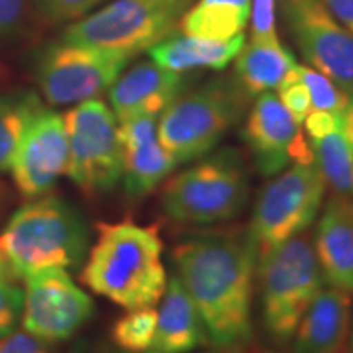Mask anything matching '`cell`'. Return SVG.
<instances>
[{"label":"cell","instance_id":"cell-1","mask_svg":"<svg viewBox=\"0 0 353 353\" xmlns=\"http://www.w3.org/2000/svg\"><path fill=\"white\" fill-rule=\"evenodd\" d=\"M175 276L195 304L208 342L236 350L252 341L257 257L247 229L190 236L172 250Z\"/></svg>","mask_w":353,"mask_h":353},{"label":"cell","instance_id":"cell-2","mask_svg":"<svg viewBox=\"0 0 353 353\" xmlns=\"http://www.w3.org/2000/svg\"><path fill=\"white\" fill-rule=\"evenodd\" d=\"M162 249L156 226H141L134 221L99 223L81 281L126 311L154 307L169 281Z\"/></svg>","mask_w":353,"mask_h":353},{"label":"cell","instance_id":"cell-3","mask_svg":"<svg viewBox=\"0 0 353 353\" xmlns=\"http://www.w3.org/2000/svg\"><path fill=\"white\" fill-rule=\"evenodd\" d=\"M87 247L88 232L81 214L57 196L26 203L0 234V250L19 278L77 267Z\"/></svg>","mask_w":353,"mask_h":353},{"label":"cell","instance_id":"cell-4","mask_svg":"<svg viewBox=\"0 0 353 353\" xmlns=\"http://www.w3.org/2000/svg\"><path fill=\"white\" fill-rule=\"evenodd\" d=\"M259 309L273 345L293 342L299 321L325 280L307 231L275 247L257 262Z\"/></svg>","mask_w":353,"mask_h":353},{"label":"cell","instance_id":"cell-5","mask_svg":"<svg viewBox=\"0 0 353 353\" xmlns=\"http://www.w3.org/2000/svg\"><path fill=\"white\" fill-rule=\"evenodd\" d=\"M250 99L234 76L182 92L157 118L159 141L176 164L208 156L244 118Z\"/></svg>","mask_w":353,"mask_h":353},{"label":"cell","instance_id":"cell-6","mask_svg":"<svg viewBox=\"0 0 353 353\" xmlns=\"http://www.w3.org/2000/svg\"><path fill=\"white\" fill-rule=\"evenodd\" d=\"M249 170L236 149H223L164 182L161 206L183 224H218L239 216L249 201Z\"/></svg>","mask_w":353,"mask_h":353},{"label":"cell","instance_id":"cell-7","mask_svg":"<svg viewBox=\"0 0 353 353\" xmlns=\"http://www.w3.org/2000/svg\"><path fill=\"white\" fill-rule=\"evenodd\" d=\"M195 0H113L69 25L61 39L136 56L179 28Z\"/></svg>","mask_w":353,"mask_h":353},{"label":"cell","instance_id":"cell-8","mask_svg":"<svg viewBox=\"0 0 353 353\" xmlns=\"http://www.w3.org/2000/svg\"><path fill=\"white\" fill-rule=\"evenodd\" d=\"M325 183L314 162L291 164L265 187L247 228L257 262L275 247L306 232L319 216Z\"/></svg>","mask_w":353,"mask_h":353},{"label":"cell","instance_id":"cell-9","mask_svg":"<svg viewBox=\"0 0 353 353\" xmlns=\"http://www.w3.org/2000/svg\"><path fill=\"white\" fill-rule=\"evenodd\" d=\"M68 132V175L88 196L112 192L123 176V149L113 110L99 99L63 114Z\"/></svg>","mask_w":353,"mask_h":353},{"label":"cell","instance_id":"cell-10","mask_svg":"<svg viewBox=\"0 0 353 353\" xmlns=\"http://www.w3.org/2000/svg\"><path fill=\"white\" fill-rule=\"evenodd\" d=\"M131 56L65 39L38 52L34 72L50 105H77L108 90L130 64Z\"/></svg>","mask_w":353,"mask_h":353},{"label":"cell","instance_id":"cell-11","mask_svg":"<svg viewBox=\"0 0 353 353\" xmlns=\"http://www.w3.org/2000/svg\"><path fill=\"white\" fill-rule=\"evenodd\" d=\"M285 30L312 69L353 95V34L322 0H276Z\"/></svg>","mask_w":353,"mask_h":353},{"label":"cell","instance_id":"cell-12","mask_svg":"<svg viewBox=\"0 0 353 353\" xmlns=\"http://www.w3.org/2000/svg\"><path fill=\"white\" fill-rule=\"evenodd\" d=\"M94 301L63 268L25 276L21 324L51 343L68 341L94 316Z\"/></svg>","mask_w":353,"mask_h":353},{"label":"cell","instance_id":"cell-13","mask_svg":"<svg viewBox=\"0 0 353 353\" xmlns=\"http://www.w3.org/2000/svg\"><path fill=\"white\" fill-rule=\"evenodd\" d=\"M242 139L265 176H275L291 164L314 162L301 125L272 92L257 97L242 128Z\"/></svg>","mask_w":353,"mask_h":353},{"label":"cell","instance_id":"cell-14","mask_svg":"<svg viewBox=\"0 0 353 353\" xmlns=\"http://www.w3.org/2000/svg\"><path fill=\"white\" fill-rule=\"evenodd\" d=\"M69 144L63 117L44 108L13 157V182L25 198H38L68 174Z\"/></svg>","mask_w":353,"mask_h":353},{"label":"cell","instance_id":"cell-15","mask_svg":"<svg viewBox=\"0 0 353 353\" xmlns=\"http://www.w3.org/2000/svg\"><path fill=\"white\" fill-rule=\"evenodd\" d=\"M118 138L123 149L121 180L128 195L154 192L179 165L159 141L157 117L141 114L118 121Z\"/></svg>","mask_w":353,"mask_h":353},{"label":"cell","instance_id":"cell-16","mask_svg":"<svg viewBox=\"0 0 353 353\" xmlns=\"http://www.w3.org/2000/svg\"><path fill=\"white\" fill-rule=\"evenodd\" d=\"M185 79L154 61H144L125 69L108 88L110 103L118 121L149 114L161 117L176 97L183 92Z\"/></svg>","mask_w":353,"mask_h":353},{"label":"cell","instance_id":"cell-17","mask_svg":"<svg viewBox=\"0 0 353 353\" xmlns=\"http://www.w3.org/2000/svg\"><path fill=\"white\" fill-rule=\"evenodd\" d=\"M314 250L327 285L353 293V201L334 195L317 221Z\"/></svg>","mask_w":353,"mask_h":353},{"label":"cell","instance_id":"cell-18","mask_svg":"<svg viewBox=\"0 0 353 353\" xmlns=\"http://www.w3.org/2000/svg\"><path fill=\"white\" fill-rule=\"evenodd\" d=\"M350 293L332 285L322 286L293 337L294 353H343L350 332Z\"/></svg>","mask_w":353,"mask_h":353},{"label":"cell","instance_id":"cell-19","mask_svg":"<svg viewBox=\"0 0 353 353\" xmlns=\"http://www.w3.org/2000/svg\"><path fill=\"white\" fill-rule=\"evenodd\" d=\"M154 339L144 353H192L208 342L195 304L175 275L167 281Z\"/></svg>","mask_w":353,"mask_h":353},{"label":"cell","instance_id":"cell-20","mask_svg":"<svg viewBox=\"0 0 353 353\" xmlns=\"http://www.w3.org/2000/svg\"><path fill=\"white\" fill-rule=\"evenodd\" d=\"M244 44V34L229 39H206L174 33L148 52L151 61L174 72L182 74L193 69L223 70L236 59Z\"/></svg>","mask_w":353,"mask_h":353},{"label":"cell","instance_id":"cell-21","mask_svg":"<svg viewBox=\"0 0 353 353\" xmlns=\"http://www.w3.org/2000/svg\"><path fill=\"white\" fill-rule=\"evenodd\" d=\"M234 64V79L250 97L272 92L280 85L288 70L296 64L293 52L280 43L254 41L244 44Z\"/></svg>","mask_w":353,"mask_h":353},{"label":"cell","instance_id":"cell-22","mask_svg":"<svg viewBox=\"0 0 353 353\" xmlns=\"http://www.w3.org/2000/svg\"><path fill=\"white\" fill-rule=\"evenodd\" d=\"M250 21V0H195L176 32L206 39H229L244 34Z\"/></svg>","mask_w":353,"mask_h":353},{"label":"cell","instance_id":"cell-23","mask_svg":"<svg viewBox=\"0 0 353 353\" xmlns=\"http://www.w3.org/2000/svg\"><path fill=\"white\" fill-rule=\"evenodd\" d=\"M44 108L39 95L32 90L0 94V172L10 169L25 134Z\"/></svg>","mask_w":353,"mask_h":353},{"label":"cell","instance_id":"cell-24","mask_svg":"<svg viewBox=\"0 0 353 353\" xmlns=\"http://www.w3.org/2000/svg\"><path fill=\"white\" fill-rule=\"evenodd\" d=\"M312 161L334 195L353 201V149L342 128L309 141Z\"/></svg>","mask_w":353,"mask_h":353},{"label":"cell","instance_id":"cell-25","mask_svg":"<svg viewBox=\"0 0 353 353\" xmlns=\"http://www.w3.org/2000/svg\"><path fill=\"white\" fill-rule=\"evenodd\" d=\"M156 322L157 311L154 307L128 309L126 314L113 324V342L125 352L144 353L154 339Z\"/></svg>","mask_w":353,"mask_h":353},{"label":"cell","instance_id":"cell-26","mask_svg":"<svg viewBox=\"0 0 353 353\" xmlns=\"http://www.w3.org/2000/svg\"><path fill=\"white\" fill-rule=\"evenodd\" d=\"M299 81L306 87L309 99H311V110H324V112L342 113L347 107L348 95L337 83H334L327 76L312 69L311 65L296 64Z\"/></svg>","mask_w":353,"mask_h":353},{"label":"cell","instance_id":"cell-27","mask_svg":"<svg viewBox=\"0 0 353 353\" xmlns=\"http://www.w3.org/2000/svg\"><path fill=\"white\" fill-rule=\"evenodd\" d=\"M107 0H32L33 13L43 25H72L103 7Z\"/></svg>","mask_w":353,"mask_h":353},{"label":"cell","instance_id":"cell-28","mask_svg":"<svg viewBox=\"0 0 353 353\" xmlns=\"http://www.w3.org/2000/svg\"><path fill=\"white\" fill-rule=\"evenodd\" d=\"M296 64L288 70V74L283 77V81H281L280 85L276 87V97L278 100L281 101V105L286 108V112L294 118V121H296L298 125H303L304 118H306L307 113L311 112V99H309L306 87H304L303 82L299 81Z\"/></svg>","mask_w":353,"mask_h":353},{"label":"cell","instance_id":"cell-29","mask_svg":"<svg viewBox=\"0 0 353 353\" xmlns=\"http://www.w3.org/2000/svg\"><path fill=\"white\" fill-rule=\"evenodd\" d=\"M23 307V293L15 281L0 278V337L12 332Z\"/></svg>","mask_w":353,"mask_h":353},{"label":"cell","instance_id":"cell-30","mask_svg":"<svg viewBox=\"0 0 353 353\" xmlns=\"http://www.w3.org/2000/svg\"><path fill=\"white\" fill-rule=\"evenodd\" d=\"M276 0H250L254 41H273L276 34Z\"/></svg>","mask_w":353,"mask_h":353},{"label":"cell","instance_id":"cell-31","mask_svg":"<svg viewBox=\"0 0 353 353\" xmlns=\"http://www.w3.org/2000/svg\"><path fill=\"white\" fill-rule=\"evenodd\" d=\"M0 353H56V350L51 342L21 329L0 337Z\"/></svg>","mask_w":353,"mask_h":353},{"label":"cell","instance_id":"cell-32","mask_svg":"<svg viewBox=\"0 0 353 353\" xmlns=\"http://www.w3.org/2000/svg\"><path fill=\"white\" fill-rule=\"evenodd\" d=\"M32 0H0V38H10L21 28Z\"/></svg>","mask_w":353,"mask_h":353},{"label":"cell","instance_id":"cell-33","mask_svg":"<svg viewBox=\"0 0 353 353\" xmlns=\"http://www.w3.org/2000/svg\"><path fill=\"white\" fill-rule=\"evenodd\" d=\"M304 131L309 139H317L329 134L330 131L342 128V113L324 112V110H311L303 121Z\"/></svg>","mask_w":353,"mask_h":353},{"label":"cell","instance_id":"cell-34","mask_svg":"<svg viewBox=\"0 0 353 353\" xmlns=\"http://www.w3.org/2000/svg\"><path fill=\"white\" fill-rule=\"evenodd\" d=\"M329 12L353 34V0H322Z\"/></svg>","mask_w":353,"mask_h":353},{"label":"cell","instance_id":"cell-35","mask_svg":"<svg viewBox=\"0 0 353 353\" xmlns=\"http://www.w3.org/2000/svg\"><path fill=\"white\" fill-rule=\"evenodd\" d=\"M342 131L353 149V95H348L347 107L342 112Z\"/></svg>","mask_w":353,"mask_h":353},{"label":"cell","instance_id":"cell-36","mask_svg":"<svg viewBox=\"0 0 353 353\" xmlns=\"http://www.w3.org/2000/svg\"><path fill=\"white\" fill-rule=\"evenodd\" d=\"M0 278H2V280H12V281H15L17 278H19L15 270L10 267V263L7 262V259L3 257L2 250H0Z\"/></svg>","mask_w":353,"mask_h":353},{"label":"cell","instance_id":"cell-37","mask_svg":"<svg viewBox=\"0 0 353 353\" xmlns=\"http://www.w3.org/2000/svg\"><path fill=\"white\" fill-rule=\"evenodd\" d=\"M213 353H234V350H226V348H218V352Z\"/></svg>","mask_w":353,"mask_h":353},{"label":"cell","instance_id":"cell-38","mask_svg":"<svg viewBox=\"0 0 353 353\" xmlns=\"http://www.w3.org/2000/svg\"><path fill=\"white\" fill-rule=\"evenodd\" d=\"M352 352H353V332H352Z\"/></svg>","mask_w":353,"mask_h":353}]
</instances>
